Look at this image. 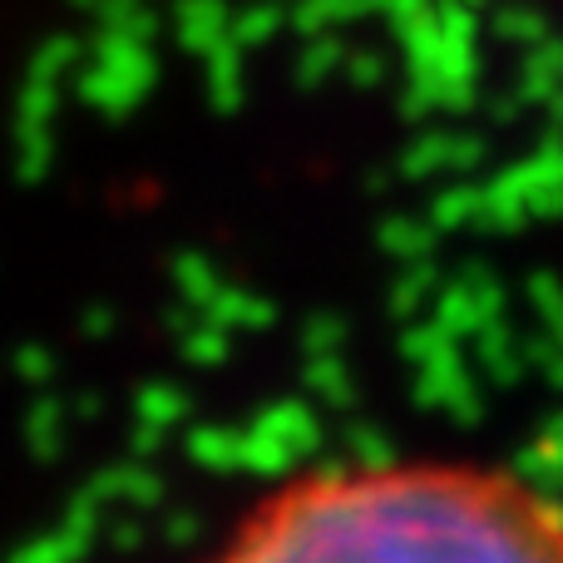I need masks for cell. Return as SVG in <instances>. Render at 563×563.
<instances>
[{
    "label": "cell",
    "instance_id": "cell-1",
    "mask_svg": "<svg viewBox=\"0 0 563 563\" xmlns=\"http://www.w3.org/2000/svg\"><path fill=\"white\" fill-rule=\"evenodd\" d=\"M203 563H563V505L465 460L331 465L257 499Z\"/></svg>",
    "mask_w": 563,
    "mask_h": 563
}]
</instances>
